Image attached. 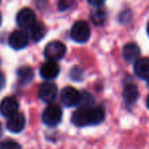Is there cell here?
I'll use <instances>...</instances> for the list:
<instances>
[{"instance_id": "14", "label": "cell", "mask_w": 149, "mask_h": 149, "mask_svg": "<svg viewBox=\"0 0 149 149\" xmlns=\"http://www.w3.org/2000/svg\"><path fill=\"white\" fill-rule=\"evenodd\" d=\"M123 97L125 100L126 104H134L138 100V97H139L138 87L134 83H127V84H125L123 90Z\"/></svg>"}, {"instance_id": "3", "label": "cell", "mask_w": 149, "mask_h": 149, "mask_svg": "<svg viewBox=\"0 0 149 149\" xmlns=\"http://www.w3.org/2000/svg\"><path fill=\"white\" fill-rule=\"evenodd\" d=\"M43 123L48 127H56L62 120V110L56 104H50L43 113Z\"/></svg>"}, {"instance_id": "5", "label": "cell", "mask_w": 149, "mask_h": 149, "mask_svg": "<svg viewBox=\"0 0 149 149\" xmlns=\"http://www.w3.org/2000/svg\"><path fill=\"white\" fill-rule=\"evenodd\" d=\"M8 44L14 50H22L29 44V33L24 30L14 31L8 38Z\"/></svg>"}, {"instance_id": "21", "label": "cell", "mask_w": 149, "mask_h": 149, "mask_svg": "<svg viewBox=\"0 0 149 149\" xmlns=\"http://www.w3.org/2000/svg\"><path fill=\"white\" fill-rule=\"evenodd\" d=\"M0 149H22L17 142L13 140H5L0 143Z\"/></svg>"}, {"instance_id": "24", "label": "cell", "mask_w": 149, "mask_h": 149, "mask_svg": "<svg viewBox=\"0 0 149 149\" xmlns=\"http://www.w3.org/2000/svg\"><path fill=\"white\" fill-rule=\"evenodd\" d=\"M5 86V77H4L3 73L0 72V91L4 88Z\"/></svg>"}, {"instance_id": "27", "label": "cell", "mask_w": 149, "mask_h": 149, "mask_svg": "<svg viewBox=\"0 0 149 149\" xmlns=\"http://www.w3.org/2000/svg\"><path fill=\"white\" fill-rule=\"evenodd\" d=\"M147 35L149 36V22H148V24H147Z\"/></svg>"}, {"instance_id": "26", "label": "cell", "mask_w": 149, "mask_h": 149, "mask_svg": "<svg viewBox=\"0 0 149 149\" xmlns=\"http://www.w3.org/2000/svg\"><path fill=\"white\" fill-rule=\"evenodd\" d=\"M2 131H3V130H2V125H1V123H0V136L2 135Z\"/></svg>"}, {"instance_id": "22", "label": "cell", "mask_w": 149, "mask_h": 149, "mask_svg": "<svg viewBox=\"0 0 149 149\" xmlns=\"http://www.w3.org/2000/svg\"><path fill=\"white\" fill-rule=\"evenodd\" d=\"M70 76L72 77L74 80H81V78H82V71L79 68H77V67H74V68L71 70Z\"/></svg>"}, {"instance_id": "4", "label": "cell", "mask_w": 149, "mask_h": 149, "mask_svg": "<svg viewBox=\"0 0 149 149\" xmlns=\"http://www.w3.org/2000/svg\"><path fill=\"white\" fill-rule=\"evenodd\" d=\"M58 88L57 85L53 82H44L40 85L39 87V97L43 100L44 102H54L57 97Z\"/></svg>"}, {"instance_id": "8", "label": "cell", "mask_w": 149, "mask_h": 149, "mask_svg": "<svg viewBox=\"0 0 149 149\" xmlns=\"http://www.w3.org/2000/svg\"><path fill=\"white\" fill-rule=\"evenodd\" d=\"M17 26L22 29H30L36 22V14L31 8H24L16 15Z\"/></svg>"}, {"instance_id": "17", "label": "cell", "mask_w": 149, "mask_h": 149, "mask_svg": "<svg viewBox=\"0 0 149 149\" xmlns=\"http://www.w3.org/2000/svg\"><path fill=\"white\" fill-rule=\"evenodd\" d=\"M17 77L18 80L22 84H28L33 78V71L31 67L24 66L20 67L17 70Z\"/></svg>"}, {"instance_id": "25", "label": "cell", "mask_w": 149, "mask_h": 149, "mask_svg": "<svg viewBox=\"0 0 149 149\" xmlns=\"http://www.w3.org/2000/svg\"><path fill=\"white\" fill-rule=\"evenodd\" d=\"M146 104H147V108L149 109V95L147 96V100H146Z\"/></svg>"}, {"instance_id": "7", "label": "cell", "mask_w": 149, "mask_h": 149, "mask_svg": "<svg viewBox=\"0 0 149 149\" xmlns=\"http://www.w3.org/2000/svg\"><path fill=\"white\" fill-rule=\"evenodd\" d=\"M18 108H19V104L17 100L13 96H7V97H4L0 102V114L9 118L17 114Z\"/></svg>"}, {"instance_id": "11", "label": "cell", "mask_w": 149, "mask_h": 149, "mask_svg": "<svg viewBox=\"0 0 149 149\" xmlns=\"http://www.w3.org/2000/svg\"><path fill=\"white\" fill-rule=\"evenodd\" d=\"M140 48L135 43L127 44L123 49V57L128 63L136 62L138 59H140Z\"/></svg>"}, {"instance_id": "6", "label": "cell", "mask_w": 149, "mask_h": 149, "mask_svg": "<svg viewBox=\"0 0 149 149\" xmlns=\"http://www.w3.org/2000/svg\"><path fill=\"white\" fill-rule=\"evenodd\" d=\"M80 100V93L76 88L72 86H66L61 91V102L65 107H71L77 106Z\"/></svg>"}, {"instance_id": "9", "label": "cell", "mask_w": 149, "mask_h": 149, "mask_svg": "<svg viewBox=\"0 0 149 149\" xmlns=\"http://www.w3.org/2000/svg\"><path fill=\"white\" fill-rule=\"evenodd\" d=\"M60 67L54 61H47L40 68V74L46 80H52L55 79L59 75Z\"/></svg>"}, {"instance_id": "2", "label": "cell", "mask_w": 149, "mask_h": 149, "mask_svg": "<svg viewBox=\"0 0 149 149\" xmlns=\"http://www.w3.org/2000/svg\"><path fill=\"white\" fill-rule=\"evenodd\" d=\"M71 38L77 43H85L90 37V28L86 22L78 20L73 24L70 31Z\"/></svg>"}, {"instance_id": "10", "label": "cell", "mask_w": 149, "mask_h": 149, "mask_svg": "<svg viewBox=\"0 0 149 149\" xmlns=\"http://www.w3.org/2000/svg\"><path fill=\"white\" fill-rule=\"evenodd\" d=\"M24 126H26V118L20 113L9 117L6 123V128L11 133H19L24 129Z\"/></svg>"}, {"instance_id": "13", "label": "cell", "mask_w": 149, "mask_h": 149, "mask_svg": "<svg viewBox=\"0 0 149 149\" xmlns=\"http://www.w3.org/2000/svg\"><path fill=\"white\" fill-rule=\"evenodd\" d=\"M71 122L77 127H84V126L90 125L89 124V115L88 109H78L73 113L71 117Z\"/></svg>"}, {"instance_id": "12", "label": "cell", "mask_w": 149, "mask_h": 149, "mask_svg": "<svg viewBox=\"0 0 149 149\" xmlns=\"http://www.w3.org/2000/svg\"><path fill=\"white\" fill-rule=\"evenodd\" d=\"M135 74L141 79H149V59L140 58L134 64Z\"/></svg>"}, {"instance_id": "29", "label": "cell", "mask_w": 149, "mask_h": 149, "mask_svg": "<svg viewBox=\"0 0 149 149\" xmlns=\"http://www.w3.org/2000/svg\"><path fill=\"white\" fill-rule=\"evenodd\" d=\"M147 84H148V86H149V79H148V83H147Z\"/></svg>"}, {"instance_id": "30", "label": "cell", "mask_w": 149, "mask_h": 149, "mask_svg": "<svg viewBox=\"0 0 149 149\" xmlns=\"http://www.w3.org/2000/svg\"><path fill=\"white\" fill-rule=\"evenodd\" d=\"M0 2H1V0H0Z\"/></svg>"}, {"instance_id": "15", "label": "cell", "mask_w": 149, "mask_h": 149, "mask_svg": "<svg viewBox=\"0 0 149 149\" xmlns=\"http://www.w3.org/2000/svg\"><path fill=\"white\" fill-rule=\"evenodd\" d=\"M29 30H30V37L33 42L41 41L47 33L45 24L41 22H36Z\"/></svg>"}, {"instance_id": "18", "label": "cell", "mask_w": 149, "mask_h": 149, "mask_svg": "<svg viewBox=\"0 0 149 149\" xmlns=\"http://www.w3.org/2000/svg\"><path fill=\"white\" fill-rule=\"evenodd\" d=\"M90 19L92 20L95 26H102L107 19V12L104 8L98 7L96 10H94L90 15Z\"/></svg>"}, {"instance_id": "23", "label": "cell", "mask_w": 149, "mask_h": 149, "mask_svg": "<svg viewBox=\"0 0 149 149\" xmlns=\"http://www.w3.org/2000/svg\"><path fill=\"white\" fill-rule=\"evenodd\" d=\"M104 2V0H88L89 4H91L92 6H97V7H100Z\"/></svg>"}, {"instance_id": "16", "label": "cell", "mask_w": 149, "mask_h": 149, "mask_svg": "<svg viewBox=\"0 0 149 149\" xmlns=\"http://www.w3.org/2000/svg\"><path fill=\"white\" fill-rule=\"evenodd\" d=\"M88 115L90 125H98L106 118V113H104V109L100 108V107L88 109Z\"/></svg>"}, {"instance_id": "20", "label": "cell", "mask_w": 149, "mask_h": 149, "mask_svg": "<svg viewBox=\"0 0 149 149\" xmlns=\"http://www.w3.org/2000/svg\"><path fill=\"white\" fill-rule=\"evenodd\" d=\"M76 4L75 0H59L58 3V8L60 11H66V10L72 8Z\"/></svg>"}, {"instance_id": "28", "label": "cell", "mask_w": 149, "mask_h": 149, "mask_svg": "<svg viewBox=\"0 0 149 149\" xmlns=\"http://www.w3.org/2000/svg\"><path fill=\"white\" fill-rule=\"evenodd\" d=\"M1 22H2V16H1V13H0V26H1Z\"/></svg>"}, {"instance_id": "19", "label": "cell", "mask_w": 149, "mask_h": 149, "mask_svg": "<svg viewBox=\"0 0 149 149\" xmlns=\"http://www.w3.org/2000/svg\"><path fill=\"white\" fill-rule=\"evenodd\" d=\"M94 100L92 95L87 91H83L80 93V100H79V102L77 104L78 109H90L92 108V104H93Z\"/></svg>"}, {"instance_id": "1", "label": "cell", "mask_w": 149, "mask_h": 149, "mask_svg": "<svg viewBox=\"0 0 149 149\" xmlns=\"http://www.w3.org/2000/svg\"><path fill=\"white\" fill-rule=\"evenodd\" d=\"M66 54V46L59 41H52L46 46L44 55L48 61H56L61 60Z\"/></svg>"}]
</instances>
